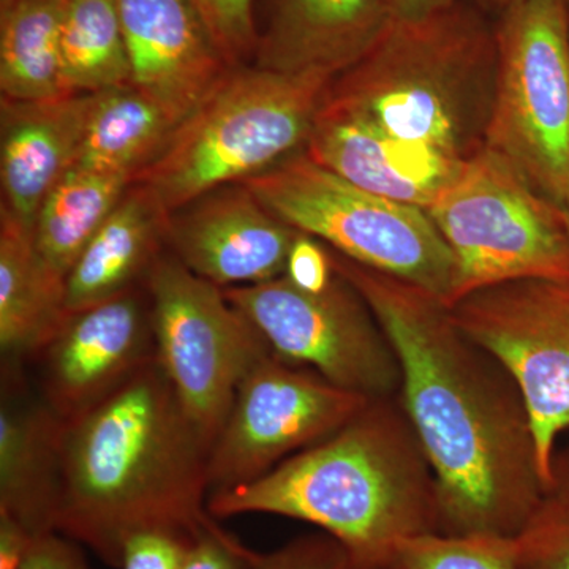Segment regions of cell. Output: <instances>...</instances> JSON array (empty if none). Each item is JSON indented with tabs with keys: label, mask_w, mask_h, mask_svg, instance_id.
<instances>
[{
	"label": "cell",
	"mask_w": 569,
	"mask_h": 569,
	"mask_svg": "<svg viewBox=\"0 0 569 569\" xmlns=\"http://www.w3.org/2000/svg\"><path fill=\"white\" fill-rule=\"evenodd\" d=\"M329 253L395 347L400 400L437 479L440 533L518 538L548 497L518 381L459 328L443 299Z\"/></svg>",
	"instance_id": "1"
},
{
	"label": "cell",
	"mask_w": 569,
	"mask_h": 569,
	"mask_svg": "<svg viewBox=\"0 0 569 569\" xmlns=\"http://www.w3.org/2000/svg\"><path fill=\"white\" fill-rule=\"evenodd\" d=\"M496 28L463 2L392 21L329 82L305 151L347 181L427 209L485 148Z\"/></svg>",
	"instance_id": "2"
},
{
	"label": "cell",
	"mask_w": 569,
	"mask_h": 569,
	"mask_svg": "<svg viewBox=\"0 0 569 569\" xmlns=\"http://www.w3.org/2000/svg\"><path fill=\"white\" fill-rule=\"evenodd\" d=\"M209 447L159 361L80 417L63 421L56 531L119 568L133 535L197 538L208 511Z\"/></svg>",
	"instance_id": "3"
},
{
	"label": "cell",
	"mask_w": 569,
	"mask_h": 569,
	"mask_svg": "<svg viewBox=\"0 0 569 569\" xmlns=\"http://www.w3.org/2000/svg\"><path fill=\"white\" fill-rule=\"evenodd\" d=\"M208 511L310 523L346 549L353 569H387L400 542L440 533L436 475L400 396L370 400L263 477L212 493Z\"/></svg>",
	"instance_id": "4"
},
{
	"label": "cell",
	"mask_w": 569,
	"mask_h": 569,
	"mask_svg": "<svg viewBox=\"0 0 569 569\" xmlns=\"http://www.w3.org/2000/svg\"><path fill=\"white\" fill-rule=\"evenodd\" d=\"M332 80L257 66L231 69L133 183L151 190L171 213L212 190L264 173L305 149Z\"/></svg>",
	"instance_id": "5"
},
{
	"label": "cell",
	"mask_w": 569,
	"mask_h": 569,
	"mask_svg": "<svg viewBox=\"0 0 569 569\" xmlns=\"http://www.w3.org/2000/svg\"><path fill=\"white\" fill-rule=\"evenodd\" d=\"M241 183L295 230L348 260L426 288L448 306L455 254L426 209L362 189L305 151Z\"/></svg>",
	"instance_id": "6"
},
{
	"label": "cell",
	"mask_w": 569,
	"mask_h": 569,
	"mask_svg": "<svg viewBox=\"0 0 569 569\" xmlns=\"http://www.w3.org/2000/svg\"><path fill=\"white\" fill-rule=\"evenodd\" d=\"M456 260L448 307L512 280L569 282L563 206L535 190L498 153L482 148L426 209Z\"/></svg>",
	"instance_id": "7"
},
{
	"label": "cell",
	"mask_w": 569,
	"mask_h": 569,
	"mask_svg": "<svg viewBox=\"0 0 569 569\" xmlns=\"http://www.w3.org/2000/svg\"><path fill=\"white\" fill-rule=\"evenodd\" d=\"M497 71L485 148L563 206L569 192L567 0H519L496 26Z\"/></svg>",
	"instance_id": "8"
},
{
	"label": "cell",
	"mask_w": 569,
	"mask_h": 569,
	"mask_svg": "<svg viewBox=\"0 0 569 569\" xmlns=\"http://www.w3.org/2000/svg\"><path fill=\"white\" fill-rule=\"evenodd\" d=\"M146 288L157 361L212 447L242 378L271 348L223 288L194 276L170 250L153 263Z\"/></svg>",
	"instance_id": "9"
},
{
	"label": "cell",
	"mask_w": 569,
	"mask_h": 569,
	"mask_svg": "<svg viewBox=\"0 0 569 569\" xmlns=\"http://www.w3.org/2000/svg\"><path fill=\"white\" fill-rule=\"evenodd\" d=\"M224 296L264 337L272 355L310 367L336 387L367 397L400 396L395 347L361 293L337 274L325 290H302L287 276Z\"/></svg>",
	"instance_id": "10"
},
{
	"label": "cell",
	"mask_w": 569,
	"mask_h": 569,
	"mask_svg": "<svg viewBox=\"0 0 569 569\" xmlns=\"http://www.w3.org/2000/svg\"><path fill=\"white\" fill-rule=\"evenodd\" d=\"M449 309L459 328L518 381L549 493L557 441L569 430V282L512 280L475 291Z\"/></svg>",
	"instance_id": "11"
},
{
	"label": "cell",
	"mask_w": 569,
	"mask_h": 569,
	"mask_svg": "<svg viewBox=\"0 0 569 569\" xmlns=\"http://www.w3.org/2000/svg\"><path fill=\"white\" fill-rule=\"evenodd\" d=\"M372 399L269 353L247 372L209 452V496L247 485L346 426Z\"/></svg>",
	"instance_id": "12"
},
{
	"label": "cell",
	"mask_w": 569,
	"mask_h": 569,
	"mask_svg": "<svg viewBox=\"0 0 569 569\" xmlns=\"http://www.w3.org/2000/svg\"><path fill=\"white\" fill-rule=\"evenodd\" d=\"M33 359L40 396L62 421L91 410L157 361L148 288L71 312Z\"/></svg>",
	"instance_id": "13"
},
{
	"label": "cell",
	"mask_w": 569,
	"mask_h": 569,
	"mask_svg": "<svg viewBox=\"0 0 569 569\" xmlns=\"http://www.w3.org/2000/svg\"><path fill=\"white\" fill-rule=\"evenodd\" d=\"M298 234L239 182L168 213L164 239L189 271L224 290L283 276Z\"/></svg>",
	"instance_id": "14"
},
{
	"label": "cell",
	"mask_w": 569,
	"mask_h": 569,
	"mask_svg": "<svg viewBox=\"0 0 569 569\" xmlns=\"http://www.w3.org/2000/svg\"><path fill=\"white\" fill-rule=\"evenodd\" d=\"M132 84L181 123L227 77L211 31L192 0H116Z\"/></svg>",
	"instance_id": "15"
},
{
	"label": "cell",
	"mask_w": 569,
	"mask_h": 569,
	"mask_svg": "<svg viewBox=\"0 0 569 569\" xmlns=\"http://www.w3.org/2000/svg\"><path fill=\"white\" fill-rule=\"evenodd\" d=\"M96 93L0 102V183L7 213L33 230L48 193L77 163Z\"/></svg>",
	"instance_id": "16"
},
{
	"label": "cell",
	"mask_w": 569,
	"mask_h": 569,
	"mask_svg": "<svg viewBox=\"0 0 569 569\" xmlns=\"http://www.w3.org/2000/svg\"><path fill=\"white\" fill-rule=\"evenodd\" d=\"M22 367L2 361L0 512L39 537L56 531L63 421L31 391Z\"/></svg>",
	"instance_id": "17"
},
{
	"label": "cell",
	"mask_w": 569,
	"mask_h": 569,
	"mask_svg": "<svg viewBox=\"0 0 569 569\" xmlns=\"http://www.w3.org/2000/svg\"><path fill=\"white\" fill-rule=\"evenodd\" d=\"M392 21L387 0H274L254 66L336 78L365 58Z\"/></svg>",
	"instance_id": "18"
},
{
	"label": "cell",
	"mask_w": 569,
	"mask_h": 569,
	"mask_svg": "<svg viewBox=\"0 0 569 569\" xmlns=\"http://www.w3.org/2000/svg\"><path fill=\"white\" fill-rule=\"evenodd\" d=\"M167 220L151 190L132 183L67 276L69 312L146 284L167 246Z\"/></svg>",
	"instance_id": "19"
},
{
	"label": "cell",
	"mask_w": 569,
	"mask_h": 569,
	"mask_svg": "<svg viewBox=\"0 0 569 569\" xmlns=\"http://www.w3.org/2000/svg\"><path fill=\"white\" fill-rule=\"evenodd\" d=\"M69 316L67 277L41 257L32 231L0 212L2 361H32Z\"/></svg>",
	"instance_id": "20"
},
{
	"label": "cell",
	"mask_w": 569,
	"mask_h": 569,
	"mask_svg": "<svg viewBox=\"0 0 569 569\" xmlns=\"http://www.w3.org/2000/svg\"><path fill=\"white\" fill-rule=\"evenodd\" d=\"M63 0H0V91L20 102L73 96L62 78Z\"/></svg>",
	"instance_id": "21"
},
{
	"label": "cell",
	"mask_w": 569,
	"mask_h": 569,
	"mask_svg": "<svg viewBox=\"0 0 569 569\" xmlns=\"http://www.w3.org/2000/svg\"><path fill=\"white\" fill-rule=\"evenodd\" d=\"M176 127L178 123L133 84L96 93L73 167L134 178L163 151Z\"/></svg>",
	"instance_id": "22"
},
{
	"label": "cell",
	"mask_w": 569,
	"mask_h": 569,
	"mask_svg": "<svg viewBox=\"0 0 569 569\" xmlns=\"http://www.w3.org/2000/svg\"><path fill=\"white\" fill-rule=\"evenodd\" d=\"M132 183L129 174L71 167L37 213L32 238L41 257L69 276L82 250Z\"/></svg>",
	"instance_id": "23"
},
{
	"label": "cell",
	"mask_w": 569,
	"mask_h": 569,
	"mask_svg": "<svg viewBox=\"0 0 569 569\" xmlns=\"http://www.w3.org/2000/svg\"><path fill=\"white\" fill-rule=\"evenodd\" d=\"M62 78L70 93H99L132 84L116 0H63Z\"/></svg>",
	"instance_id": "24"
},
{
	"label": "cell",
	"mask_w": 569,
	"mask_h": 569,
	"mask_svg": "<svg viewBox=\"0 0 569 569\" xmlns=\"http://www.w3.org/2000/svg\"><path fill=\"white\" fill-rule=\"evenodd\" d=\"M387 569H518L516 538L421 535L400 542Z\"/></svg>",
	"instance_id": "25"
},
{
	"label": "cell",
	"mask_w": 569,
	"mask_h": 569,
	"mask_svg": "<svg viewBox=\"0 0 569 569\" xmlns=\"http://www.w3.org/2000/svg\"><path fill=\"white\" fill-rule=\"evenodd\" d=\"M231 69L246 67L257 54L253 0H192Z\"/></svg>",
	"instance_id": "26"
},
{
	"label": "cell",
	"mask_w": 569,
	"mask_h": 569,
	"mask_svg": "<svg viewBox=\"0 0 569 569\" xmlns=\"http://www.w3.org/2000/svg\"><path fill=\"white\" fill-rule=\"evenodd\" d=\"M518 569H569V508L546 497L545 505L516 538Z\"/></svg>",
	"instance_id": "27"
},
{
	"label": "cell",
	"mask_w": 569,
	"mask_h": 569,
	"mask_svg": "<svg viewBox=\"0 0 569 569\" xmlns=\"http://www.w3.org/2000/svg\"><path fill=\"white\" fill-rule=\"evenodd\" d=\"M253 569H353L346 549L318 531L287 542L269 553H257Z\"/></svg>",
	"instance_id": "28"
},
{
	"label": "cell",
	"mask_w": 569,
	"mask_h": 569,
	"mask_svg": "<svg viewBox=\"0 0 569 569\" xmlns=\"http://www.w3.org/2000/svg\"><path fill=\"white\" fill-rule=\"evenodd\" d=\"M193 539L170 530L141 531L127 539L118 569H181Z\"/></svg>",
	"instance_id": "29"
},
{
	"label": "cell",
	"mask_w": 569,
	"mask_h": 569,
	"mask_svg": "<svg viewBox=\"0 0 569 569\" xmlns=\"http://www.w3.org/2000/svg\"><path fill=\"white\" fill-rule=\"evenodd\" d=\"M257 553L216 526L193 539L181 569H253Z\"/></svg>",
	"instance_id": "30"
},
{
	"label": "cell",
	"mask_w": 569,
	"mask_h": 569,
	"mask_svg": "<svg viewBox=\"0 0 569 569\" xmlns=\"http://www.w3.org/2000/svg\"><path fill=\"white\" fill-rule=\"evenodd\" d=\"M283 276L302 290L312 293L325 290L336 277L328 247L312 236L299 231L288 254Z\"/></svg>",
	"instance_id": "31"
},
{
	"label": "cell",
	"mask_w": 569,
	"mask_h": 569,
	"mask_svg": "<svg viewBox=\"0 0 569 569\" xmlns=\"http://www.w3.org/2000/svg\"><path fill=\"white\" fill-rule=\"evenodd\" d=\"M21 569H92L81 546L59 531L39 535Z\"/></svg>",
	"instance_id": "32"
},
{
	"label": "cell",
	"mask_w": 569,
	"mask_h": 569,
	"mask_svg": "<svg viewBox=\"0 0 569 569\" xmlns=\"http://www.w3.org/2000/svg\"><path fill=\"white\" fill-rule=\"evenodd\" d=\"M36 538L28 527L0 512V569H21Z\"/></svg>",
	"instance_id": "33"
},
{
	"label": "cell",
	"mask_w": 569,
	"mask_h": 569,
	"mask_svg": "<svg viewBox=\"0 0 569 569\" xmlns=\"http://www.w3.org/2000/svg\"><path fill=\"white\" fill-rule=\"evenodd\" d=\"M395 21H413L432 17L455 7L462 0H387Z\"/></svg>",
	"instance_id": "34"
},
{
	"label": "cell",
	"mask_w": 569,
	"mask_h": 569,
	"mask_svg": "<svg viewBox=\"0 0 569 569\" xmlns=\"http://www.w3.org/2000/svg\"><path fill=\"white\" fill-rule=\"evenodd\" d=\"M550 500L569 508V445L553 459V485L548 493Z\"/></svg>",
	"instance_id": "35"
},
{
	"label": "cell",
	"mask_w": 569,
	"mask_h": 569,
	"mask_svg": "<svg viewBox=\"0 0 569 569\" xmlns=\"http://www.w3.org/2000/svg\"><path fill=\"white\" fill-rule=\"evenodd\" d=\"M488 6L493 7V9L505 10L507 7L512 6V3L519 2V0H485Z\"/></svg>",
	"instance_id": "36"
},
{
	"label": "cell",
	"mask_w": 569,
	"mask_h": 569,
	"mask_svg": "<svg viewBox=\"0 0 569 569\" xmlns=\"http://www.w3.org/2000/svg\"><path fill=\"white\" fill-rule=\"evenodd\" d=\"M563 209H565V212H567L568 222H569V192L567 194V200H565Z\"/></svg>",
	"instance_id": "37"
},
{
	"label": "cell",
	"mask_w": 569,
	"mask_h": 569,
	"mask_svg": "<svg viewBox=\"0 0 569 569\" xmlns=\"http://www.w3.org/2000/svg\"><path fill=\"white\" fill-rule=\"evenodd\" d=\"M567 6H568V17H569V0H567Z\"/></svg>",
	"instance_id": "38"
}]
</instances>
